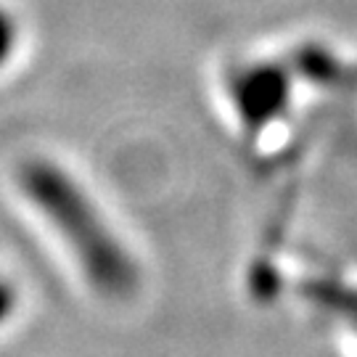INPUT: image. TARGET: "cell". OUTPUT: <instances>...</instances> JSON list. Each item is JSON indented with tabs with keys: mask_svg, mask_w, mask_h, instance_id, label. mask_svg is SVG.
I'll return each mask as SVG.
<instances>
[{
	"mask_svg": "<svg viewBox=\"0 0 357 357\" xmlns=\"http://www.w3.org/2000/svg\"><path fill=\"white\" fill-rule=\"evenodd\" d=\"M13 45H16V22L0 8V64L8 61Z\"/></svg>",
	"mask_w": 357,
	"mask_h": 357,
	"instance_id": "obj_3",
	"label": "cell"
},
{
	"mask_svg": "<svg viewBox=\"0 0 357 357\" xmlns=\"http://www.w3.org/2000/svg\"><path fill=\"white\" fill-rule=\"evenodd\" d=\"M238 112L249 128H259L281 112L289 98V79L275 66H252L233 82Z\"/></svg>",
	"mask_w": 357,
	"mask_h": 357,
	"instance_id": "obj_2",
	"label": "cell"
},
{
	"mask_svg": "<svg viewBox=\"0 0 357 357\" xmlns=\"http://www.w3.org/2000/svg\"><path fill=\"white\" fill-rule=\"evenodd\" d=\"M19 185L75 255L88 283L103 296H128L138 286V270L90 196L53 162H26Z\"/></svg>",
	"mask_w": 357,
	"mask_h": 357,
	"instance_id": "obj_1",
	"label": "cell"
},
{
	"mask_svg": "<svg viewBox=\"0 0 357 357\" xmlns=\"http://www.w3.org/2000/svg\"><path fill=\"white\" fill-rule=\"evenodd\" d=\"M16 310V294H13L11 283H6L0 278V326L13 315Z\"/></svg>",
	"mask_w": 357,
	"mask_h": 357,
	"instance_id": "obj_4",
	"label": "cell"
}]
</instances>
